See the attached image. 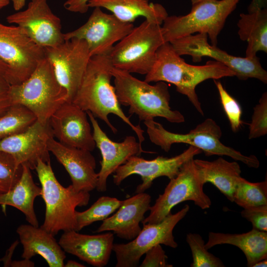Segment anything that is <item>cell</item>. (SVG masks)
<instances>
[{
  "mask_svg": "<svg viewBox=\"0 0 267 267\" xmlns=\"http://www.w3.org/2000/svg\"><path fill=\"white\" fill-rule=\"evenodd\" d=\"M113 67L109 54L90 56L72 102L102 120L114 134L118 131L111 123L108 115L112 114L119 117L136 134L142 145L144 131L139 125H134L125 114L111 84Z\"/></svg>",
  "mask_w": 267,
  "mask_h": 267,
  "instance_id": "cell-1",
  "label": "cell"
},
{
  "mask_svg": "<svg viewBox=\"0 0 267 267\" xmlns=\"http://www.w3.org/2000/svg\"><path fill=\"white\" fill-rule=\"evenodd\" d=\"M235 76L234 72L222 63L210 60L205 65L189 64L174 50L169 42L158 49L154 63L145 75L148 83L162 81L174 85L179 93L186 95L197 111L204 113L195 89L200 83L208 79Z\"/></svg>",
  "mask_w": 267,
  "mask_h": 267,
  "instance_id": "cell-2",
  "label": "cell"
},
{
  "mask_svg": "<svg viewBox=\"0 0 267 267\" xmlns=\"http://www.w3.org/2000/svg\"><path fill=\"white\" fill-rule=\"evenodd\" d=\"M112 73L119 103L129 106V113L136 115L139 121L159 117L173 123L184 122L183 115L170 107V94L166 82L159 81L151 85L126 71L115 67Z\"/></svg>",
  "mask_w": 267,
  "mask_h": 267,
  "instance_id": "cell-3",
  "label": "cell"
},
{
  "mask_svg": "<svg viewBox=\"0 0 267 267\" xmlns=\"http://www.w3.org/2000/svg\"><path fill=\"white\" fill-rule=\"evenodd\" d=\"M35 170L45 205L44 220L41 227L53 235L60 231H77L76 208L88 204L89 192L77 191L71 184L67 187L62 186L56 179L50 161L38 160Z\"/></svg>",
  "mask_w": 267,
  "mask_h": 267,
  "instance_id": "cell-4",
  "label": "cell"
},
{
  "mask_svg": "<svg viewBox=\"0 0 267 267\" xmlns=\"http://www.w3.org/2000/svg\"><path fill=\"white\" fill-rule=\"evenodd\" d=\"M12 104L22 105L45 124L54 112L67 101L65 89L59 84L50 61L45 57L31 75L17 85H11Z\"/></svg>",
  "mask_w": 267,
  "mask_h": 267,
  "instance_id": "cell-5",
  "label": "cell"
},
{
  "mask_svg": "<svg viewBox=\"0 0 267 267\" xmlns=\"http://www.w3.org/2000/svg\"><path fill=\"white\" fill-rule=\"evenodd\" d=\"M144 124L151 142L160 146L165 152L169 151L174 143H186L198 148L206 156L225 155L235 161H240L250 168H258L260 166V162L256 156L244 155L222 144L220 141L222 130L212 119H206L189 133L184 134L169 132L154 119L144 121Z\"/></svg>",
  "mask_w": 267,
  "mask_h": 267,
  "instance_id": "cell-6",
  "label": "cell"
},
{
  "mask_svg": "<svg viewBox=\"0 0 267 267\" xmlns=\"http://www.w3.org/2000/svg\"><path fill=\"white\" fill-rule=\"evenodd\" d=\"M240 0H204L192 4L184 15L168 16L162 24L166 42L195 33L208 35L212 45L217 46L218 38L228 16Z\"/></svg>",
  "mask_w": 267,
  "mask_h": 267,
  "instance_id": "cell-7",
  "label": "cell"
},
{
  "mask_svg": "<svg viewBox=\"0 0 267 267\" xmlns=\"http://www.w3.org/2000/svg\"><path fill=\"white\" fill-rule=\"evenodd\" d=\"M165 43L162 26L145 20L114 45L109 56L114 67L146 75Z\"/></svg>",
  "mask_w": 267,
  "mask_h": 267,
  "instance_id": "cell-8",
  "label": "cell"
},
{
  "mask_svg": "<svg viewBox=\"0 0 267 267\" xmlns=\"http://www.w3.org/2000/svg\"><path fill=\"white\" fill-rule=\"evenodd\" d=\"M204 184L201 180L192 158L183 164L178 173L170 181L164 192L160 194L155 204L150 207V214L145 218L143 224L160 222L178 204L192 201L203 210L211 205L210 197L204 192Z\"/></svg>",
  "mask_w": 267,
  "mask_h": 267,
  "instance_id": "cell-9",
  "label": "cell"
},
{
  "mask_svg": "<svg viewBox=\"0 0 267 267\" xmlns=\"http://www.w3.org/2000/svg\"><path fill=\"white\" fill-rule=\"evenodd\" d=\"M45 57L44 48L37 44L24 29L0 23V59L7 66L11 85L26 80Z\"/></svg>",
  "mask_w": 267,
  "mask_h": 267,
  "instance_id": "cell-10",
  "label": "cell"
},
{
  "mask_svg": "<svg viewBox=\"0 0 267 267\" xmlns=\"http://www.w3.org/2000/svg\"><path fill=\"white\" fill-rule=\"evenodd\" d=\"M208 38L206 34L197 33L183 37L170 43L178 55H190L194 62H199L202 57L208 56L228 67L240 80L255 78L264 84L267 83V72L262 67L258 57L249 58L230 55L209 44Z\"/></svg>",
  "mask_w": 267,
  "mask_h": 267,
  "instance_id": "cell-11",
  "label": "cell"
},
{
  "mask_svg": "<svg viewBox=\"0 0 267 267\" xmlns=\"http://www.w3.org/2000/svg\"><path fill=\"white\" fill-rule=\"evenodd\" d=\"M189 210L185 205L175 214H169L158 223L143 224L137 236L127 243L113 244V251L116 255V267H135L141 257L148 250L157 244H163L173 248L178 247L173 235L177 224L187 214Z\"/></svg>",
  "mask_w": 267,
  "mask_h": 267,
  "instance_id": "cell-12",
  "label": "cell"
},
{
  "mask_svg": "<svg viewBox=\"0 0 267 267\" xmlns=\"http://www.w3.org/2000/svg\"><path fill=\"white\" fill-rule=\"evenodd\" d=\"M133 23L121 21L112 13L94 7L86 22L78 28L63 33L64 40L78 39L85 41L90 56L109 55L114 44L134 28Z\"/></svg>",
  "mask_w": 267,
  "mask_h": 267,
  "instance_id": "cell-13",
  "label": "cell"
},
{
  "mask_svg": "<svg viewBox=\"0 0 267 267\" xmlns=\"http://www.w3.org/2000/svg\"><path fill=\"white\" fill-rule=\"evenodd\" d=\"M44 50L57 80L67 91V101L72 102L91 56L87 43L71 39Z\"/></svg>",
  "mask_w": 267,
  "mask_h": 267,
  "instance_id": "cell-14",
  "label": "cell"
},
{
  "mask_svg": "<svg viewBox=\"0 0 267 267\" xmlns=\"http://www.w3.org/2000/svg\"><path fill=\"white\" fill-rule=\"evenodd\" d=\"M201 152L198 148L190 145L181 153L170 158L158 156L148 160L139 156H132L115 171L113 182L119 186L128 177L138 175L142 182L137 186L135 193L144 192L159 177L165 176L170 179L175 178L184 163Z\"/></svg>",
  "mask_w": 267,
  "mask_h": 267,
  "instance_id": "cell-15",
  "label": "cell"
},
{
  "mask_svg": "<svg viewBox=\"0 0 267 267\" xmlns=\"http://www.w3.org/2000/svg\"><path fill=\"white\" fill-rule=\"evenodd\" d=\"M6 19L24 29L44 48L64 41L61 20L52 11L47 0H31L26 9L10 14Z\"/></svg>",
  "mask_w": 267,
  "mask_h": 267,
  "instance_id": "cell-16",
  "label": "cell"
},
{
  "mask_svg": "<svg viewBox=\"0 0 267 267\" xmlns=\"http://www.w3.org/2000/svg\"><path fill=\"white\" fill-rule=\"evenodd\" d=\"M53 137L48 122L36 121L26 131L0 140V152L11 155L18 165L35 169L39 159L50 161L47 143Z\"/></svg>",
  "mask_w": 267,
  "mask_h": 267,
  "instance_id": "cell-17",
  "label": "cell"
},
{
  "mask_svg": "<svg viewBox=\"0 0 267 267\" xmlns=\"http://www.w3.org/2000/svg\"><path fill=\"white\" fill-rule=\"evenodd\" d=\"M87 115L72 102L66 101L48 120L53 137L64 145L92 151L96 146Z\"/></svg>",
  "mask_w": 267,
  "mask_h": 267,
  "instance_id": "cell-18",
  "label": "cell"
},
{
  "mask_svg": "<svg viewBox=\"0 0 267 267\" xmlns=\"http://www.w3.org/2000/svg\"><path fill=\"white\" fill-rule=\"evenodd\" d=\"M86 112L92 127L95 146L99 149L102 156L96 189L99 192H105L107 190V180L110 175L114 173L117 169L125 164L131 157L140 156L146 151L142 149V145L133 135L127 136L122 142L112 141L101 129L91 113Z\"/></svg>",
  "mask_w": 267,
  "mask_h": 267,
  "instance_id": "cell-19",
  "label": "cell"
},
{
  "mask_svg": "<svg viewBox=\"0 0 267 267\" xmlns=\"http://www.w3.org/2000/svg\"><path fill=\"white\" fill-rule=\"evenodd\" d=\"M47 148L68 172L76 191L89 192L96 188L98 175L90 151L64 145L54 137L48 140Z\"/></svg>",
  "mask_w": 267,
  "mask_h": 267,
  "instance_id": "cell-20",
  "label": "cell"
},
{
  "mask_svg": "<svg viewBox=\"0 0 267 267\" xmlns=\"http://www.w3.org/2000/svg\"><path fill=\"white\" fill-rule=\"evenodd\" d=\"M111 232L88 235L76 230L64 231L58 243L65 253L96 267L106 266L114 244Z\"/></svg>",
  "mask_w": 267,
  "mask_h": 267,
  "instance_id": "cell-21",
  "label": "cell"
},
{
  "mask_svg": "<svg viewBox=\"0 0 267 267\" xmlns=\"http://www.w3.org/2000/svg\"><path fill=\"white\" fill-rule=\"evenodd\" d=\"M151 196L138 193L122 201L117 212L103 221L95 232L112 231L118 237L127 240L135 238L141 230L139 223L151 206Z\"/></svg>",
  "mask_w": 267,
  "mask_h": 267,
  "instance_id": "cell-22",
  "label": "cell"
},
{
  "mask_svg": "<svg viewBox=\"0 0 267 267\" xmlns=\"http://www.w3.org/2000/svg\"><path fill=\"white\" fill-rule=\"evenodd\" d=\"M23 251L22 257L30 260L39 255L50 267H64L65 252L51 233L42 227L23 224L16 229Z\"/></svg>",
  "mask_w": 267,
  "mask_h": 267,
  "instance_id": "cell-23",
  "label": "cell"
},
{
  "mask_svg": "<svg viewBox=\"0 0 267 267\" xmlns=\"http://www.w3.org/2000/svg\"><path fill=\"white\" fill-rule=\"evenodd\" d=\"M88 6L105 8L121 21L129 23H133L141 16L148 21L162 25L168 16L162 5L150 2L149 0H90Z\"/></svg>",
  "mask_w": 267,
  "mask_h": 267,
  "instance_id": "cell-24",
  "label": "cell"
},
{
  "mask_svg": "<svg viewBox=\"0 0 267 267\" xmlns=\"http://www.w3.org/2000/svg\"><path fill=\"white\" fill-rule=\"evenodd\" d=\"M222 244H230L238 247L244 254L247 266H253L267 258V232L254 228L243 233H224L210 232L205 244L208 250Z\"/></svg>",
  "mask_w": 267,
  "mask_h": 267,
  "instance_id": "cell-25",
  "label": "cell"
},
{
  "mask_svg": "<svg viewBox=\"0 0 267 267\" xmlns=\"http://www.w3.org/2000/svg\"><path fill=\"white\" fill-rule=\"evenodd\" d=\"M194 162L202 183H211L233 202V194L241 177L239 164L222 157L212 161L194 159Z\"/></svg>",
  "mask_w": 267,
  "mask_h": 267,
  "instance_id": "cell-26",
  "label": "cell"
},
{
  "mask_svg": "<svg viewBox=\"0 0 267 267\" xmlns=\"http://www.w3.org/2000/svg\"><path fill=\"white\" fill-rule=\"evenodd\" d=\"M41 194L42 188L35 183L31 169L23 165L21 177L14 187L6 192L0 193V205L16 208L23 213L29 224L39 226L34 204Z\"/></svg>",
  "mask_w": 267,
  "mask_h": 267,
  "instance_id": "cell-27",
  "label": "cell"
},
{
  "mask_svg": "<svg viewBox=\"0 0 267 267\" xmlns=\"http://www.w3.org/2000/svg\"><path fill=\"white\" fill-rule=\"evenodd\" d=\"M240 40L247 42L246 57L256 56L258 51L267 53V9L240 14L237 22Z\"/></svg>",
  "mask_w": 267,
  "mask_h": 267,
  "instance_id": "cell-28",
  "label": "cell"
},
{
  "mask_svg": "<svg viewBox=\"0 0 267 267\" xmlns=\"http://www.w3.org/2000/svg\"><path fill=\"white\" fill-rule=\"evenodd\" d=\"M37 120L35 114L25 106L12 104L0 117V140L26 131Z\"/></svg>",
  "mask_w": 267,
  "mask_h": 267,
  "instance_id": "cell-29",
  "label": "cell"
},
{
  "mask_svg": "<svg viewBox=\"0 0 267 267\" xmlns=\"http://www.w3.org/2000/svg\"><path fill=\"white\" fill-rule=\"evenodd\" d=\"M233 202L243 209L267 205V181L250 182L241 177L233 194Z\"/></svg>",
  "mask_w": 267,
  "mask_h": 267,
  "instance_id": "cell-30",
  "label": "cell"
},
{
  "mask_svg": "<svg viewBox=\"0 0 267 267\" xmlns=\"http://www.w3.org/2000/svg\"><path fill=\"white\" fill-rule=\"evenodd\" d=\"M122 201L115 197L103 196L99 197L88 209L76 212L77 231L81 230L95 222L103 221L115 212Z\"/></svg>",
  "mask_w": 267,
  "mask_h": 267,
  "instance_id": "cell-31",
  "label": "cell"
},
{
  "mask_svg": "<svg viewBox=\"0 0 267 267\" xmlns=\"http://www.w3.org/2000/svg\"><path fill=\"white\" fill-rule=\"evenodd\" d=\"M186 241L192 253V263L191 267H223L222 262L218 257L208 251L205 242L200 235L189 233L186 234Z\"/></svg>",
  "mask_w": 267,
  "mask_h": 267,
  "instance_id": "cell-32",
  "label": "cell"
},
{
  "mask_svg": "<svg viewBox=\"0 0 267 267\" xmlns=\"http://www.w3.org/2000/svg\"><path fill=\"white\" fill-rule=\"evenodd\" d=\"M22 172V166L18 165L13 157L0 152V193H5L16 184Z\"/></svg>",
  "mask_w": 267,
  "mask_h": 267,
  "instance_id": "cell-33",
  "label": "cell"
},
{
  "mask_svg": "<svg viewBox=\"0 0 267 267\" xmlns=\"http://www.w3.org/2000/svg\"><path fill=\"white\" fill-rule=\"evenodd\" d=\"M218 90L223 109L233 132L239 131L242 125V109L239 103L223 88L222 83L214 80Z\"/></svg>",
  "mask_w": 267,
  "mask_h": 267,
  "instance_id": "cell-34",
  "label": "cell"
},
{
  "mask_svg": "<svg viewBox=\"0 0 267 267\" xmlns=\"http://www.w3.org/2000/svg\"><path fill=\"white\" fill-rule=\"evenodd\" d=\"M249 139L265 135L267 134V92H265L259 103L254 108L251 123L249 125Z\"/></svg>",
  "mask_w": 267,
  "mask_h": 267,
  "instance_id": "cell-35",
  "label": "cell"
},
{
  "mask_svg": "<svg viewBox=\"0 0 267 267\" xmlns=\"http://www.w3.org/2000/svg\"><path fill=\"white\" fill-rule=\"evenodd\" d=\"M241 215L251 222L253 228L267 231V205L244 208Z\"/></svg>",
  "mask_w": 267,
  "mask_h": 267,
  "instance_id": "cell-36",
  "label": "cell"
},
{
  "mask_svg": "<svg viewBox=\"0 0 267 267\" xmlns=\"http://www.w3.org/2000/svg\"><path fill=\"white\" fill-rule=\"evenodd\" d=\"M11 85L7 66L0 59V117L12 105L9 94Z\"/></svg>",
  "mask_w": 267,
  "mask_h": 267,
  "instance_id": "cell-37",
  "label": "cell"
},
{
  "mask_svg": "<svg viewBox=\"0 0 267 267\" xmlns=\"http://www.w3.org/2000/svg\"><path fill=\"white\" fill-rule=\"evenodd\" d=\"M145 257L140 267H172V265L168 263V257L163 249L161 244H157L148 250L145 253Z\"/></svg>",
  "mask_w": 267,
  "mask_h": 267,
  "instance_id": "cell-38",
  "label": "cell"
},
{
  "mask_svg": "<svg viewBox=\"0 0 267 267\" xmlns=\"http://www.w3.org/2000/svg\"><path fill=\"white\" fill-rule=\"evenodd\" d=\"M90 0H67L63 4L64 8L70 12L84 14L89 7L88 2Z\"/></svg>",
  "mask_w": 267,
  "mask_h": 267,
  "instance_id": "cell-39",
  "label": "cell"
},
{
  "mask_svg": "<svg viewBox=\"0 0 267 267\" xmlns=\"http://www.w3.org/2000/svg\"><path fill=\"white\" fill-rule=\"evenodd\" d=\"M267 0H252L248 7L249 13L253 12L258 10L266 8Z\"/></svg>",
  "mask_w": 267,
  "mask_h": 267,
  "instance_id": "cell-40",
  "label": "cell"
},
{
  "mask_svg": "<svg viewBox=\"0 0 267 267\" xmlns=\"http://www.w3.org/2000/svg\"><path fill=\"white\" fill-rule=\"evenodd\" d=\"M23 261H14L11 263L12 267H34V263L30 260L23 259Z\"/></svg>",
  "mask_w": 267,
  "mask_h": 267,
  "instance_id": "cell-41",
  "label": "cell"
},
{
  "mask_svg": "<svg viewBox=\"0 0 267 267\" xmlns=\"http://www.w3.org/2000/svg\"><path fill=\"white\" fill-rule=\"evenodd\" d=\"M13 4V7L16 11L22 9L25 5L26 0H10Z\"/></svg>",
  "mask_w": 267,
  "mask_h": 267,
  "instance_id": "cell-42",
  "label": "cell"
},
{
  "mask_svg": "<svg viewBox=\"0 0 267 267\" xmlns=\"http://www.w3.org/2000/svg\"><path fill=\"white\" fill-rule=\"evenodd\" d=\"M65 267H86L83 264L73 260H68L67 263L64 264Z\"/></svg>",
  "mask_w": 267,
  "mask_h": 267,
  "instance_id": "cell-43",
  "label": "cell"
},
{
  "mask_svg": "<svg viewBox=\"0 0 267 267\" xmlns=\"http://www.w3.org/2000/svg\"><path fill=\"white\" fill-rule=\"evenodd\" d=\"M267 266V260L264 259L256 263L253 267H262Z\"/></svg>",
  "mask_w": 267,
  "mask_h": 267,
  "instance_id": "cell-44",
  "label": "cell"
},
{
  "mask_svg": "<svg viewBox=\"0 0 267 267\" xmlns=\"http://www.w3.org/2000/svg\"><path fill=\"white\" fill-rule=\"evenodd\" d=\"M10 2V0H0V9L6 6Z\"/></svg>",
  "mask_w": 267,
  "mask_h": 267,
  "instance_id": "cell-45",
  "label": "cell"
},
{
  "mask_svg": "<svg viewBox=\"0 0 267 267\" xmlns=\"http://www.w3.org/2000/svg\"><path fill=\"white\" fill-rule=\"evenodd\" d=\"M204 0H191L192 4H193L194 3H197L200 1H204Z\"/></svg>",
  "mask_w": 267,
  "mask_h": 267,
  "instance_id": "cell-46",
  "label": "cell"
}]
</instances>
